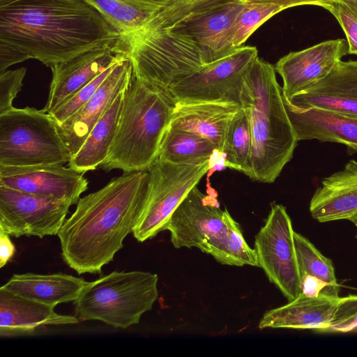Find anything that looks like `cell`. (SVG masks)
<instances>
[{"label": "cell", "mask_w": 357, "mask_h": 357, "mask_svg": "<svg viewBox=\"0 0 357 357\" xmlns=\"http://www.w3.org/2000/svg\"><path fill=\"white\" fill-rule=\"evenodd\" d=\"M119 37L84 0H14L0 7V73L30 59L52 68Z\"/></svg>", "instance_id": "obj_1"}, {"label": "cell", "mask_w": 357, "mask_h": 357, "mask_svg": "<svg viewBox=\"0 0 357 357\" xmlns=\"http://www.w3.org/2000/svg\"><path fill=\"white\" fill-rule=\"evenodd\" d=\"M149 185L148 170L123 173L80 198L57 234L66 264L79 275L101 273L132 232Z\"/></svg>", "instance_id": "obj_2"}, {"label": "cell", "mask_w": 357, "mask_h": 357, "mask_svg": "<svg viewBox=\"0 0 357 357\" xmlns=\"http://www.w3.org/2000/svg\"><path fill=\"white\" fill-rule=\"evenodd\" d=\"M275 73V66L257 56L244 77L241 93L252 136L250 178L262 183L275 181L298 142Z\"/></svg>", "instance_id": "obj_3"}, {"label": "cell", "mask_w": 357, "mask_h": 357, "mask_svg": "<svg viewBox=\"0 0 357 357\" xmlns=\"http://www.w3.org/2000/svg\"><path fill=\"white\" fill-rule=\"evenodd\" d=\"M175 101L164 91L133 75L123 93L114 139L100 167L123 173L148 170L158 158Z\"/></svg>", "instance_id": "obj_4"}, {"label": "cell", "mask_w": 357, "mask_h": 357, "mask_svg": "<svg viewBox=\"0 0 357 357\" xmlns=\"http://www.w3.org/2000/svg\"><path fill=\"white\" fill-rule=\"evenodd\" d=\"M117 43L133 75L165 92L206 64L197 43L174 29H143L120 36Z\"/></svg>", "instance_id": "obj_5"}, {"label": "cell", "mask_w": 357, "mask_h": 357, "mask_svg": "<svg viewBox=\"0 0 357 357\" xmlns=\"http://www.w3.org/2000/svg\"><path fill=\"white\" fill-rule=\"evenodd\" d=\"M157 274L140 271H113L86 284L74 301L79 320L100 321L126 329L139 322L158 298Z\"/></svg>", "instance_id": "obj_6"}, {"label": "cell", "mask_w": 357, "mask_h": 357, "mask_svg": "<svg viewBox=\"0 0 357 357\" xmlns=\"http://www.w3.org/2000/svg\"><path fill=\"white\" fill-rule=\"evenodd\" d=\"M70 153L54 117L34 107H13L0 114V165L68 163Z\"/></svg>", "instance_id": "obj_7"}, {"label": "cell", "mask_w": 357, "mask_h": 357, "mask_svg": "<svg viewBox=\"0 0 357 357\" xmlns=\"http://www.w3.org/2000/svg\"><path fill=\"white\" fill-rule=\"evenodd\" d=\"M167 230L174 248H197L222 264L236 266L229 250L225 209L215 193L204 195L195 186L173 213Z\"/></svg>", "instance_id": "obj_8"}, {"label": "cell", "mask_w": 357, "mask_h": 357, "mask_svg": "<svg viewBox=\"0 0 357 357\" xmlns=\"http://www.w3.org/2000/svg\"><path fill=\"white\" fill-rule=\"evenodd\" d=\"M209 169V161L178 165L156 159L148 169L147 196L132 232L136 240L142 243L167 230L174 211Z\"/></svg>", "instance_id": "obj_9"}, {"label": "cell", "mask_w": 357, "mask_h": 357, "mask_svg": "<svg viewBox=\"0 0 357 357\" xmlns=\"http://www.w3.org/2000/svg\"><path fill=\"white\" fill-rule=\"evenodd\" d=\"M257 56L256 47L241 46L231 54L204 65L172 86L166 93L175 102H219L241 106L244 77Z\"/></svg>", "instance_id": "obj_10"}, {"label": "cell", "mask_w": 357, "mask_h": 357, "mask_svg": "<svg viewBox=\"0 0 357 357\" xmlns=\"http://www.w3.org/2000/svg\"><path fill=\"white\" fill-rule=\"evenodd\" d=\"M294 234L286 208L274 204L255 241L259 267L289 301L302 293Z\"/></svg>", "instance_id": "obj_11"}, {"label": "cell", "mask_w": 357, "mask_h": 357, "mask_svg": "<svg viewBox=\"0 0 357 357\" xmlns=\"http://www.w3.org/2000/svg\"><path fill=\"white\" fill-rule=\"evenodd\" d=\"M71 204L0 185V230L14 237L57 235Z\"/></svg>", "instance_id": "obj_12"}, {"label": "cell", "mask_w": 357, "mask_h": 357, "mask_svg": "<svg viewBox=\"0 0 357 357\" xmlns=\"http://www.w3.org/2000/svg\"><path fill=\"white\" fill-rule=\"evenodd\" d=\"M83 175L63 164L0 165V185L61 199L74 205L88 189L89 182Z\"/></svg>", "instance_id": "obj_13"}, {"label": "cell", "mask_w": 357, "mask_h": 357, "mask_svg": "<svg viewBox=\"0 0 357 357\" xmlns=\"http://www.w3.org/2000/svg\"><path fill=\"white\" fill-rule=\"evenodd\" d=\"M126 57L116 40L52 66L48 99L43 110L52 113L61 102Z\"/></svg>", "instance_id": "obj_14"}, {"label": "cell", "mask_w": 357, "mask_h": 357, "mask_svg": "<svg viewBox=\"0 0 357 357\" xmlns=\"http://www.w3.org/2000/svg\"><path fill=\"white\" fill-rule=\"evenodd\" d=\"M347 54V42L333 39L280 58L275 69L283 81V97L289 98L326 76Z\"/></svg>", "instance_id": "obj_15"}, {"label": "cell", "mask_w": 357, "mask_h": 357, "mask_svg": "<svg viewBox=\"0 0 357 357\" xmlns=\"http://www.w3.org/2000/svg\"><path fill=\"white\" fill-rule=\"evenodd\" d=\"M132 76V66L126 57L119 61L92 98L64 122L57 124L71 158L81 148L91 129L116 97L126 89Z\"/></svg>", "instance_id": "obj_16"}, {"label": "cell", "mask_w": 357, "mask_h": 357, "mask_svg": "<svg viewBox=\"0 0 357 357\" xmlns=\"http://www.w3.org/2000/svg\"><path fill=\"white\" fill-rule=\"evenodd\" d=\"M283 99L298 108L357 116V60L340 61L326 76Z\"/></svg>", "instance_id": "obj_17"}, {"label": "cell", "mask_w": 357, "mask_h": 357, "mask_svg": "<svg viewBox=\"0 0 357 357\" xmlns=\"http://www.w3.org/2000/svg\"><path fill=\"white\" fill-rule=\"evenodd\" d=\"M245 0H234L171 28L190 36L201 48L206 63L220 59L236 49L232 46L234 24Z\"/></svg>", "instance_id": "obj_18"}, {"label": "cell", "mask_w": 357, "mask_h": 357, "mask_svg": "<svg viewBox=\"0 0 357 357\" xmlns=\"http://www.w3.org/2000/svg\"><path fill=\"white\" fill-rule=\"evenodd\" d=\"M54 307L1 287L0 336L26 335L43 327L76 324L79 321L75 315L56 313Z\"/></svg>", "instance_id": "obj_19"}, {"label": "cell", "mask_w": 357, "mask_h": 357, "mask_svg": "<svg viewBox=\"0 0 357 357\" xmlns=\"http://www.w3.org/2000/svg\"><path fill=\"white\" fill-rule=\"evenodd\" d=\"M312 217L320 222L351 220L357 215V161L324 178L310 203Z\"/></svg>", "instance_id": "obj_20"}, {"label": "cell", "mask_w": 357, "mask_h": 357, "mask_svg": "<svg viewBox=\"0 0 357 357\" xmlns=\"http://www.w3.org/2000/svg\"><path fill=\"white\" fill-rule=\"evenodd\" d=\"M284 103L298 142L317 139L336 142L357 151V116L298 108L284 100Z\"/></svg>", "instance_id": "obj_21"}, {"label": "cell", "mask_w": 357, "mask_h": 357, "mask_svg": "<svg viewBox=\"0 0 357 357\" xmlns=\"http://www.w3.org/2000/svg\"><path fill=\"white\" fill-rule=\"evenodd\" d=\"M241 106L176 102L169 126L199 135L222 152L229 123Z\"/></svg>", "instance_id": "obj_22"}, {"label": "cell", "mask_w": 357, "mask_h": 357, "mask_svg": "<svg viewBox=\"0 0 357 357\" xmlns=\"http://www.w3.org/2000/svg\"><path fill=\"white\" fill-rule=\"evenodd\" d=\"M340 298L301 293L284 305L266 311L259 323L260 329L293 328L326 331L336 311Z\"/></svg>", "instance_id": "obj_23"}, {"label": "cell", "mask_w": 357, "mask_h": 357, "mask_svg": "<svg viewBox=\"0 0 357 357\" xmlns=\"http://www.w3.org/2000/svg\"><path fill=\"white\" fill-rule=\"evenodd\" d=\"M88 282L63 273L14 274L1 287L36 301L55 307L74 302Z\"/></svg>", "instance_id": "obj_24"}, {"label": "cell", "mask_w": 357, "mask_h": 357, "mask_svg": "<svg viewBox=\"0 0 357 357\" xmlns=\"http://www.w3.org/2000/svg\"><path fill=\"white\" fill-rule=\"evenodd\" d=\"M123 93L124 91L116 97L107 112L91 129L79 150L68 163V167L84 174L95 170L105 161L116 132Z\"/></svg>", "instance_id": "obj_25"}, {"label": "cell", "mask_w": 357, "mask_h": 357, "mask_svg": "<svg viewBox=\"0 0 357 357\" xmlns=\"http://www.w3.org/2000/svg\"><path fill=\"white\" fill-rule=\"evenodd\" d=\"M215 150L202 137L169 126L157 159L178 165H200L210 161Z\"/></svg>", "instance_id": "obj_26"}, {"label": "cell", "mask_w": 357, "mask_h": 357, "mask_svg": "<svg viewBox=\"0 0 357 357\" xmlns=\"http://www.w3.org/2000/svg\"><path fill=\"white\" fill-rule=\"evenodd\" d=\"M294 238L301 280L304 277L310 276L324 284L328 296L340 298L339 285L332 261L301 234L294 231Z\"/></svg>", "instance_id": "obj_27"}, {"label": "cell", "mask_w": 357, "mask_h": 357, "mask_svg": "<svg viewBox=\"0 0 357 357\" xmlns=\"http://www.w3.org/2000/svg\"><path fill=\"white\" fill-rule=\"evenodd\" d=\"M94 8L120 36L139 31L157 11L121 0H84Z\"/></svg>", "instance_id": "obj_28"}, {"label": "cell", "mask_w": 357, "mask_h": 357, "mask_svg": "<svg viewBox=\"0 0 357 357\" xmlns=\"http://www.w3.org/2000/svg\"><path fill=\"white\" fill-rule=\"evenodd\" d=\"M252 136L246 112L242 107L232 118L227 133L223 154L226 167L251 175Z\"/></svg>", "instance_id": "obj_29"}, {"label": "cell", "mask_w": 357, "mask_h": 357, "mask_svg": "<svg viewBox=\"0 0 357 357\" xmlns=\"http://www.w3.org/2000/svg\"><path fill=\"white\" fill-rule=\"evenodd\" d=\"M234 0H172L157 10L144 29H169Z\"/></svg>", "instance_id": "obj_30"}, {"label": "cell", "mask_w": 357, "mask_h": 357, "mask_svg": "<svg viewBox=\"0 0 357 357\" xmlns=\"http://www.w3.org/2000/svg\"><path fill=\"white\" fill-rule=\"evenodd\" d=\"M284 10L278 5L246 1L238 15L233 31L232 46L239 48L253 32L268 19Z\"/></svg>", "instance_id": "obj_31"}, {"label": "cell", "mask_w": 357, "mask_h": 357, "mask_svg": "<svg viewBox=\"0 0 357 357\" xmlns=\"http://www.w3.org/2000/svg\"><path fill=\"white\" fill-rule=\"evenodd\" d=\"M116 64L102 72L86 86L61 102L50 113L57 124L64 122L92 98Z\"/></svg>", "instance_id": "obj_32"}, {"label": "cell", "mask_w": 357, "mask_h": 357, "mask_svg": "<svg viewBox=\"0 0 357 357\" xmlns=\"http://www.w3.org/2000/svg\"><path fill=\"white\" fill-rule=\"evenodd\" d=\"M225 218L228 229V245L236 266L250 265L259 267L257 254L246 243L238 222L225 208Z\"/></svg>", "instance_id": "obj_33"}, {"label": "cell", "mask_w": 357, "mask_h": 357, "mask_svg": "<svg viewBox=\"0 0 357 357\" xmlns=\"http://www.w3.org/2000/svg\"><path fill=\"white\" fill-rule=\"evenodd\" d=\"M327 332L357 333V296L340 298Z\"/></svg>", "instance_id": "obj_34"}, {"label": "cell", "mask_w": 357, "mask_h": 357, "mask_svg": "<svg viewBox=\"0 0 357 357\" xmlns=\"http://www.w3.org/2000/svg\"><path fill=\"white\" fill-rule=\"evenodd\" d=\"M26 73V68L22 67L0 73V114L13 107V100L22 90Z\"/></svg>", "instance_id": "obj_35"}, {"label": "cell", "mask_w": 357, "mask_h": 357, "mask_svg": "<svg viewBox=\"0 0 357 357\" xmlns=\"http://www.w3.org/2000/svg\"><path fill=\"white\" fill-rule=\"evenodd\" d=\"M343 29L348 45V54L357 55V20L340 2L333 1L326 8Z\"/></svg>", "instance_id": "obj_36"}, {"label": "cell", "mask_w": 357, "mask_h": 357, "mask_svg": "<svg viewBox=\"0 0 357 357\" xmlns=\"http://www.w3.org/2000/svg\"><path fill=\"white\" fill-rule=\"evenodd\" d=\"M250 3H273L281 6L284 10L299 6L312 5L326 8L334 0H245Z\"/></svg>", "instance_id": "obj_37"}, {"label": "cell", "mask_w": 357, "mask_h": 357, "mask_svg": "<svg viewBox=\"0 0 357 357\" xmlns=\"http://www.w3.org/2000/svg\"><path fill=\"white\" fill-rule=\"evenodd\" d=\"M10 235L0 230V268H3L13 257L15 247Z\"/></svg>", "instance_id": "obj_38"}, {"label": "cell", "mask_w": 357, "mask_h": 357, "mask_svg": "<svg viewBox=\"0 0 357 357\" xmlns=\"http://www.w3.org/2000/svg\"><path fill=\"white\" fill-rule=\"evenodd\" d=\"M130 4L151 8L155 10L167 6L172 0H121Z\"/></svg>", "instance_id": "obj_39"}, {"label": "cell", "mask_w": 357, "mask_h": 357, "mask_svg": "<svg viewBox=\"0 0 357 357\" xmlns=\"http://www.w3.org/2000/svg\"><path fill=\"white\" fill-rule=\"evenodd\" d=\"M342 3L357 20V0H335Z\"/></svg>", "instance_id": "obj_40"}, {"label": "cell", "mask_w": 357, "mask_h": 357, "mask_svg": "<svg viewBox=\"0 0 357 357\" xmlns=\"http://www.w3.org/2000/svg\"><path fill=\"white\" fill-rule=\"evenodd\" d=\"M12 1L14 0H0V7L11 2Z\"/></svg>", "instance_id": "obj_41"}, {"label": "cell", "mask_w": 357, "mask_h": 357, "mask_svg": "<svg viewBox=\"0 0 357 357\" xmlns=\"http://www.w3.org/2000/svg\"><path fill=\"white\" fill-rule=\"evenodd\" d=\"M357 228V215L351 220Z\"/></svg>", "instance_id": "obj_42"}]
</instances>
